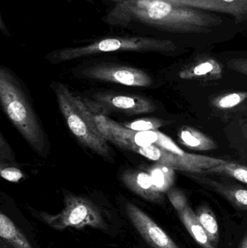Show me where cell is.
Masks as SVG:
<instances>
[{"label": "cell", "instance_id": "cell-9", "mask_svg": "<svg viewBox=\"0 0 247 248\" xmlns=\"http://www.w3.org/2000/svg\"><path fill=\"white\" fill-rule=\"evenodd\" d=\"M194 179L226 198L236 209L247 211V188L237 185H226L202 176H194Z\"/></svg>", "mask_w": 247, "mask_h": 248}, {"label": "cell", "instance_id": "cell-11", "mask_svg": "<svg viewBox=\"0 0 247 248\" xmlns=\"http://www.w3.org/2000/svg\"><path fill=\"white\" fill-rule=\"evenodd\" d=\"M179 77L187 80L218 79L222 77V68L216 61H204L181 71Z\"/></svg>", "mask_w": 247, "mask_h": 248}, {"label": "cell", "instance_id": "cell-5", "mask_svg": "<svg viewBox=\"0 0 247 248\" xmlns=\"http://www.w3.org/2000/svg\"><path fill=\"white\" fill-rule=\"evenodd\" d=\"M88 78L129 87H146L152 84L151 77L142 70L126 65L102 63L83 71Z\"/></svg>", "mask_w": 247, "mask_h": 248}, {"label": "cell", "instance_id": "cell-24", "mask_svg": "<svg viewBox=\"0 0 247 248\" xmlns=\"http://www.w3.org/2000/svg\"><path fill=\"white\" fill-rule=\"evenodd\" d=\"M240 248H247V235L241 243Z\"/></svg>", "mask_w": 247, "mask_h": 248}, {"label": "cell", "instance_id": "cell-22", "mask_svg": "<svg viewBox=\"0 0 247 248\" xmlns=\"http://www.w3.org/2000/svg\"><path fill=\"white\" fill-rule=\"evenodd\" d=\"M231 68L238 72L242 73V74L247 76V62H235L231 66Z\"/></svg>", "mask_w": 247, "mask_h": 248}, {"label": "cell", "instance_id": "cell-6", "mask_svg": "<svg viewBox=\"0 0 247 248\" xmlns=\"http://www.w3.org/2000/svg\"><path fill=\"white\" fill-rule=\"evenodd\" d=\"M126 211L135 228L151 247L180 248L172 238L140 208L128 202Z\"/></svg>", "mask_w": 247, "mask_h": 248}, {"label": "cell", "instance_id": "cell-7", "mask_svg": "<svg viewBox=\"0 0 247 248\" xmlns=\"http://www.w3.org/2000/svg\"><path fill=\"white\" fill-rule=\"evenodd\" d=\"M94 103L104 110L128 115L149 113L156 110L152 101L141 96L103 93L94 96Z\"/></svg>", "mask_w": 247, "mask_h": 248}, {"label": "cell", "instance_id": "cell-12", "mask_svg": "<svg viewBox=\"0 0 247 248\" xmlns=\"http://www.w3.org/2000/svg\"><path fill=\"white\" fill-rule=\"evenodd\" d=\"M180 141L189 148L200 151H207L217 148L214 141L195 128L185 127L178 134Z\"/></svg>", "mask_w": 247, "mask_h": 248}, {"label": "cell", "instance_id": "cell-20", "mask_svg": "<svg viewBox=\"0 0 247 248\" xmlns=\"http://www.w3.org/2000/svg\"><path fill=\"white\" fill-rule=\"evenodd\" d=\"M0 173L3 179L9 182H17L23 177L21 170L12 165H1Z\"/></svg>", "mask_w": 247, "mask_h": 248}, {"label": "cell", "instance_id": "cell-18", "mask_svg": "<svg viewBox=\"0 0 247 248\" xmlns=\"http://www.w3.org/2000/svg\"><path fill=\"white\" fill-rule=\"evenodd\" d=\"M123 125L126 128L133 131H152L165 125V122L155 118H147V119H140L130 123H125Z\"/></svg>", "mask_w": 247, "mask_h": 248}, {"label": "cell", "instance_id": "cell-1", "mask_svg": "<svg viewBox=\"0 0 247 248\" xmlns=\"http://www.w3.org/2000/svg\"><path fill=\"white\" fill-rule=\"evenodd\" d=\"M0 102L11 123L42 154L46 147L43 128L17 80L4 67L0 68Z\"/></svg>", "mask_w": 247, "mask_h": 248}, {"label": "cell", "instance_id": "cell-25", "mask_svg": "<svg viewBox=\"0 0 247 248\" xmlns=\"http://www.w3.org/2000/svg\"><path fill=\"white\" fill-rule=\"evenodd\" d=\"M111 1H114V2L116 3V4H117L124 2V1H127V0H111Z\"/></svg>", "mask_w": 247, "mask_h": 248}, {"label": "cell", "instance_id": "cell-15", "mask_svg": "<svg viewBox=\"0 0 247 248\" xmlns=\"http://www.w3.org/2000/svg\"><path fill=\"white\" fill-rule=\"evenodd\" d=\"M196 215L207 232L210 242L214 246L217 245L219 241V227L213 211L206 205H203L197 210Z\"/></svg>", "mask_w": 247, "mask_h": 248}, {"label": "cell", "instance_id": "cell-19", "mask_svg": "<svg viewBox=\"0 0 247 248\" xmlns=\"http://www.w3.org/2000/svg\"><path fill=\"white\" fill-rule=\"evenodd\" d=\"M168 197L177 211L184 209L189 205L185 195L178 189H169L168 191Z\"/></svg>", "mask_w": 247, "mask_h": 248}, {"label": "cell", "instance_id": "cell-26", "mask_svg": "<svg viewBox=\"0 0 247 248\" xmlns=\"http://www.w3.org/2000/svg\"><path fill=\"white\" fill-rule=\"evenodd\" d=\"M224 1H227V2H232L233 0H224Z\"/></svg>", "mask_w": 247, "mask_h": 248}, {"label": "cell", "instance_id": "cell-13", "mask_svg": "<svg viewBox=\"0 0 247 248\" xmlns=\"http://www.w3.org/2000/svg\"><path fill=\"white\" fill-rule=\"evenodd\" d=\"M0 237L14 248H33L14 223L4 214H0Z\"/></svg>", "mask_w": 247, "mask_h": 248}, {"label": "cell", "instance_id": "cell-14", "mask_svg": "<svg viewBox=\"0 0 247 248\" xmlns=\"http://www.w3.org/2000/svg\"><path fill=\"white\" fill-rule=\"evenodd\" d=\"M174 169L168 165L158 163L151 166L148 173L152 178V182L156 189L161 193L168 192L174 185L175 179Z\"/></svg>", "mask_w": 247, "mask_h": 248}, {"label": "cell", "instance_id": "cell-8", "mask_svg": "<svg viewBox=\"0 0 247 248\" xmlns=\"http://www.w3.org/2000/svg\"><path fill=\"white\" fill-rule=\"evenodd\" d=\"M120 178L129 189L144 199L152 202L163 201L162 193L156 189L148 172L129 169L122 173Z\"/></svg>", "mask_w": 247, "mask_h": 248}, {"label": "cell", "instance_id": "cell-3", "mask_svg": "<svg viewBox=\"0 0 247 248\" xmlns=\"http://www.w3.org/2000/svg\"><path fill=\"white\" fill-rule=\"evenodd\" d=\"M165 47L158 41L139 36H110L89 45L53 51L46 56L52 63L67 62L78 58L109 52H145Z\"/></svg>", "mask_w": 247, "mask_h": 248}, {"label": "cell", "instance_id": "cell-16", "mask_svg": "<svg viewBox=\"0 0 247 248\" xmlns=\"http://www.w3.org/2000/svg\"><path fill=\"white\" fill-rule=\"evenodd\" d=\"M204 173L224 175L247 184V167L232 162L228 161L227 163L207 169Z\"/></svg>", "mask_w": 247, "mask_h": 248}, {"label": "cell", "instance_id": "cell-10", "mask_svg": "<svg viewBox=\"0 0 247 248\" xmlns=\"http://www.w3.org/2000/svg\"><path fill=\"white\" fill-rule=\"evenodd\" d=\"M181 222L187 229L190 235L203 248H216L210 242L208 235L200 224L195 213L189 205L184 209L177 211Z\"/></svg>", "mask_w": 247, "mask_h": 248}, {"label": "cell", "instance_id": "cell-4", "mask_svg": "<svg viewBox=\"0 0 247 248\" xmlns=\"http://www.w3.org/2000/svg\"><path fill=\"white\" fill-rule=\"evenodd\" d=\"M65 208L57 215L42 213V219L51 227L62 230L67 227H92L104 229V223L98 208L88 200L75 195H66Z\"/></svg>", "mask_w": 247, "mask_h": 248}, {"label": "cell", "instance_id": "cell-2", "mask_svg": "<svg viewBox=\"0 0 247 248\" xmlns=\"http://www.w3.org/2000/svg\"><path fill=\"white\" fill-rule=\"evenodd\" d=\"M55 91L61 113L78 141L97 154L111 158L112 151L107 140L96 130L86 114L82 102L74 97L64 84H57Z\"/></svg>", "mask_w": 247, "mask_h": 248}, {"label": "cell", "instance_id": "cell-17", "mask_svg": "<svg viewBox=\"0 0 247 248\" xmlns=\"http://www.w3.org/2000/svg\"><path fill=\"white\" fill-rule=\"evenodd\" d=\"M247 98V93H234L217 97L213 101L215 107L219 109H230L239 106Z\"/></svg>", "mask_w": 247, "mask_h": 248}, {"label": "cell", "instance_id": "cell-21", "mask_svg": "<svg viewBox=\"0 0 247 248\" xmlns=\"http://www.w3.org/2000/svg\"><path fill=\"white\" fill-rule=\"evenodd\" d=\"M0 160L1 163H13L15 161L14 155L2 134L0 137Z\"/></svg>", "mask_w": 247, "mask_h": 248}, {"label": "cell", "instance_id": "cell-23", "mask_svg": "<svg viewBox=\"0 0 247 248\" xmlns=\"http://www.w3.org/2000/svg\"><path fill=\"white\" fill-rule=\"evenodd\" d=\"M242 131L244 137H245V138L246 139L247 141V122H245V123L242 124Z\"/></svg>", "mask_w": 247, "mask_h": 248}]
</instances>
